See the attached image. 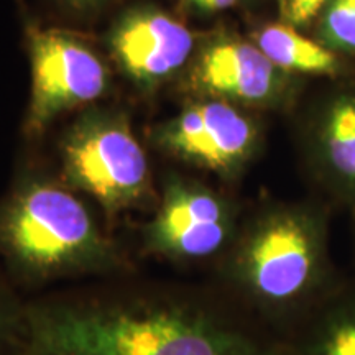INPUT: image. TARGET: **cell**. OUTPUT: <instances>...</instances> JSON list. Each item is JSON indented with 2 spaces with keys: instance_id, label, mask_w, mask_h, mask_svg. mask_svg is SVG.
<instances>
[{
  "instance_id": "obj_7",
  "label": "cell",
  "mask_w": 355,
  "mask_h": 355,
  "mask_svg": "<svg viewBox=\"0 0 355 355\" xmlns=\"http://www.w3.org/2000/svg\"><path fill=\"white\" fill-rule=\"evenodd\" d=\"M155 141L170 157L219 176H235L254 157L257 128L224 102L186 109L159 128Z\"/></svg>"
},
{
  "instance_id": "obj_14",
  "label": "cell",
  "mask_w": 355,
  "mask_h": 355,
  "mask_svg": "<svg viewBox=\"0 0 355 355\" xmlns=\"http://www.w3.org/2000/svg\"><path fill=\"white\" fill-rule=\"evenodd\" d=\"M327 42L336 46L355 48V0H332L322 21Z\"/></svg>"
},
{
  "instance_id": "obj_3",
  "label": "cell",
  "mask_w": 355,
  "mask_h": 355,
  "mask_svg": "<svg viewBox=\"0 0 355 355\" xmlns=\"http://www.w3.org/2000/svg\"><path fill=\"white\" fill-rule=\"evenodd\" d=\"M0 266L25 296L140 272L71 186L35 175L0 201Z\"/></svg>"
},
{
  "instance_id": "obj_5",
  "label": "cell",
  "mask_w": 355,
  "mask_h": 355,
  "mask_svg": "<svg viewBox=\"0 0 355 355\" xmlns=\"http://www.w3.org/2000/svg\"><path fill=\"white\" fill-rule=\"evenodd\" d=\"M66 184L91 196L110 217L144 206L153 194L144 146L121 121L84 122L61 146Z\"/></svg>"
},
{
  "instance_id": "obj_1",
  "label": "cell",
  "mask_w": 355,
  "mask_h": 355,
  "mask_svg": "<svg viewBox=\"0 0 355 355\" xmlns=\"http://www.w3.org/2000/svg\"><path fill=\"white\" fill-rule=\"evenodd\" d=\"M20 355H293L212 282L139 273L26 298Z\"/></svg>"
},
{
  "instance_id": "obj_12",
  "label": "cell",
  "mask_w": 355,
  "mask_h": 355,
  "mask_svg": "<svg viewBox=\"0 0 355 355\" xmlns=\"http://www.w3.org/2000/svg\"><path fill=\"white\" fill-rule=\"evenodd\" d=\"M259 48L275 68L301 73H332L337 60L327 48L304 38L286 25H270L257 38Z\"/></svg>"
},
{
  "instance_id": "obj_15",
  "label": "cell",
  "mask_w": 355,
  "mask_h": 355,
  "mask_svg": "<svg viewBox=\"0 0 355 355\" xmlns=\"http://www.w3.org/2000/svg\"><path fill=\"white\" fill-rule=\"evenodd\" d=\"M329 0H290L288 17L295 25L306 24L313 19Z\"/></svg>"
},
{
  "instance_id": "obj_10",
  "label": "cell",
  "mask_w": 355,
  "mask_h": 355,
  "mask_svg": "<svg viewBox=\"0 0 355 355\" xmlns=\"http://www.w3.org/2000/svg\"><path fill=\"white\" fill-rule=\"evenodd\" d=\"M290 344L293 355H355V283H339Z\"/></svg>"
},
{
  "instance_id": "obj_13",
  "label": "cell",
  "mask_w": 355,
  "mask_h": 355,
  "mask_svg": "<svg viewBox=\"0 0 355 355\" xmlns=\"http://www.w3.org/2000/svg\"><path fill=\"white\" fill-rule=\"evenodd\" d=\"M26 298L0 266V355H20L25 339Z\"/></svg>"
},
{
  "instance_id": "obj_11",
  "label": "cell",
  "mask_w": 355,
  "mask_h": 355,
  "mask_svg": "<svg viewBox=\"0 0 355 355\" xmlns=\"http://www.w3.org/2000/svg\"><path fill=\"white\" fill-rule=\"evenodd\" d=\"M316 157L332 184L355 202V99L332 105L318 133Z\"/></svg>"
},
{
  "instance_id": "obj_8",
  "label": "cell",
  "mask_w": 355,
  "mask_h": 355,
  "mask_svg": "<svg viewBox=\"0 0 355 355\" xmlns=\"http://www.w3.org/2000/svg\"><path fill=\"white\" fill-rule=\"evenodd\" d=\"M193 35L165 13H137L119 26L114 50L123 68L139 81L170 76L193 51Z\"/></svg>"
},
{
  "instance_id": "obj_16",
  "label": "cell",
  "mask_w": 355,
  "mask_h": 355,
  "mask_svg": "<svg viewBox=\"0 0 355 355\" xmlns=\"http://www.w3.org/2000/svg\"><path fill=\"white\" fill-rule=\"evenodd\" d=\"M202 10H224L237 3V0H193Z\"/></svg>"
},
{
  "instance_id": "obj_4",
  "label": "cell",
  "mask_w": 355,
  "mask_h": 355,
  "mask_svg": "<svg viewBox=\"0 0 355 355\" xmlns=\"http://www.w3.org/2000/svg\"><path fill=\"white\" fill-rule=\"evenodd\" d=\"M234 204L198 181L166 178L157 211L139 232L135 255L178 270L211 272L241 229Z\"/></svg>"
},
{
  "instance_id": "obj_9",
  "label": "cell",
  "mask_w": 355,
  "mask_h": 355,
  "mask_svg": "<svg viewBox=\"0 0 355 355\" xmlns=\"http://www.w3.org/2000/svg\"><path fill=\"white\" fill-rule=\"evenodd\" d=\"M196 83L204 91L232 99L259 102L277 86L275 64L259 46L243 42H222L199 60Z\"/></svg>"
},
{
  "instance_id": "obj_2",
  "label": "cell",
  "mask_w": 355,
  "mask_h": 355,
  "mask_svg": "<svg viewBox=\"0 0 355 355\" xmlns=\"http://www.w3.org/2000/svg\"><path fill=\"white\" fill-rule=\"evenodd\" d=\"M209 275L230 300L286 340L339 285L322 216L291 206L241 224Z\"/></svg>"
},
{
  "instance_id": "obj_6",
  "label": "cell",
  "mask_w": 355,
  "mask_h": 355,
  "mask_svg": "<svg viewBox=\"0 0 355 355\" xmlns=\"http://www.w3.org/2000/svg\"><path fill=\"white\" fill-rule=\"evenodd\" d=\"M30 53L33 86L26 130L33 135L42 133L56 115L104 92V64L78 40L55 30L33 32Z\"/></svg>"
}]
</instances>
